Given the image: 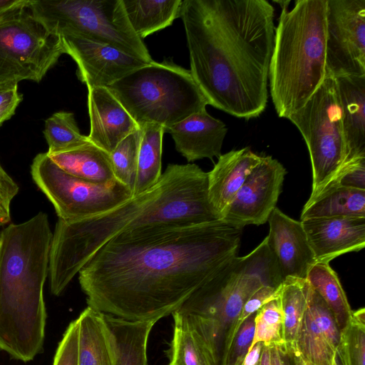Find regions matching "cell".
I'll return each instance as SVG.
<instances>
[{"mask_svg":"<svg viewBox=\"0 0 365 365\" xmlns=\"http://www.w3.org/2000/svg\"><path fill=\"white\" fill-rule=\"evenodd\" d=\"M242 234L223 220L125 232L95 252L79 284L88 306L103 314L157 322L237 256Z\"/></svg>","mask_w":365,"mask_h":365,"instance_id":"1","label":"cell"},{"mask_svg":"<svg viewBox=\"0 0 365 365\" xmlns=\"http://www.w3.org/2000/svg\"><path fill=\"white\" fill-rule=\"evenodd\" d=\"M191 74L208 104L237 118L268 101L274 8L266 0H183Z\"/></svg>","mask_w":365,"mask_h":365,"instance_id":"2","label":"cell"},{"mask_svg":"<svg viewBox=\"0 0 365 365\" xmlns=\"http://www.w3.org/2000/svg\"><path fill=\"white\" fill-rule=\"evenodd\" d=\"M219 220L208 197L207 173L194 163L168 164L153 187L109 211L73 222L58 219L49 253L51 292L61 295L95 252L121 233Z\"/></svg>","mask_w":365,"mask_h":365,"instance_id":"3","label":"cell"},{"mask_svg":"<svg viewBox=\"0 0 365 365\" xmlns=\"http://www.w3.org/2000/svg\"><path fill=\"white\" fill-rule=\"evenodd\" d=\"M52 237L43 212L0 233V351L23 362L43 349V286Z\"/></svg>","mask_w":365,"mask_h":365,"instance_id":"4","label":"cell"},{"mask_svg":"<svg viewBox=\"0 0 365 365\" xmlns=\"http://www.w3.org/2000/svg\"><path fill=\"white\" fill-rule=\"evenodd\" d=\"M327 0H297L282 9L269 68L270 94L280 118L301 108L326 77Z\"/></svg>","mask_w":365,"mask_h":365,"instance_id":"5","label":"cell"},{"mask_svg":"<svg viewBox=\"0 0 365 365\" xmlns=\"http://www.w3.org/2000/svg\"><path fill=\"white\" fill-rule=\"evenodd\" d=\"M260 272L261 263L254 251L244 257L236 256L177 310L201 340L213 365H222L245 303L264 285Z\"/></svg>","mask_w":365,"mask_h":365,"instance_id":"6","label":"cell"},{"mask_svg":"<svg viewBox=\"0 0 365 365\" xmlns=\"http://www.w3.org/2000/svg\"><path fill=\"white\" fill-rule=\"evenodd\" d=\"M107 88L139 128L155 124L165 130L209 105L190 71L171 58L153 61Z\"/></svg>","mask_w":365,"mask_h":365,"instance_id":"7","label":"cell"},{"mask_svg":"<svg viewBox=\"0 0 365 365\" xmlns=\"http://www.w3.org/2000/svg\"><path fill=\"white\" fill-rule=\"evenodd\" d=\"M29 9L52 34L81 35L110 44L147 63L153 61L129 23L123 0H31Z\"/></svg>","mask_w":365,"mask_h":365,"instance_id":"8","label":"cell"},{"mask_svg":"<svg viewBox=\"0 0 365 365\" xmlns=\"http://www.w3.org/2000/svg\"><path fill=\"white\" fill-rule=\"evenodd\" d=\"M304 139L312 170L314 200L335 179L346 160V142L335 78L326 77L298 110L287 117Z\"/></svg>","mask_w":365,"mask_h":365,"instance_id":"9","label":"cell"},{"mask_svg":"<svg viewBox=\"0 0 365 365\" xmlns=\"http://www.w3.org/2000/svg\"><path fill=\"white\" fill-rule=\"evenodd\" d=\"M34 182L54 207L58 219L73 222L109 211L128 201L133 191L115 180L97 183L75 177L59 168L47 153L33 160Z\"/></svg>","mask_w":365,"mask_h":365,"instance_id":"10","label":"cell"},{"mask_svg":"<svg viewBox=\"0 0 365 365\" xmlns=\"http://www.w3.org/2000/svg\"><path fill=\"white\" fill-rule=\"evenodd\" d=\"M63 53L61 37L26 9L0 23V85L40 82Z\"/></svg>","mask_w":365,"mask_h":365,"instance_id":"11","label":"cell"},{"mask_svg":"<svg viewBox=\"0 0 365 365\" xmlns=\"http://www.w3.org/2000/svg\"><path fill=\"white\" fill-rule=\"evenodd\" d=\"M326 75L365 76V0H327Z\"/></svg>","mask_w":365,"mask_h":365,"instance_id":"12","label":"cell"},{"mask_svg":"<svg viewBox=\"0 0 365 365\" xmlns=\"http://www.w3.org/2000/svg\"><path fill=\"white\" fill-rule=\"evenodd\" d=\"M65 53L77 65L76 76L88 88L114 83L149 63L102 41L78 34L60 36Z\"/></svg>","mask_w":365,"mask_h":365,"instance_id":"13","label":"cell"},{"mask_svg":"<svg viewBox=\"0 0 365 365\" xmlns=\"http://www.w3.org/2000/svg\"><path fill=\"white\" fill-rule=\"evenodd\" d=\"M285 174V168L277 160L262 156L222 220L242 229L249 225L264 224L276 207Z\"/></svg>","mask_w":365,"mask_h":365,"instance_id":"14","label":"cell"},{"mask_svg":"<svg viewBox=\"0 0 365 365\" xmlns=\"http://www.w3.org/2000/svg\"><path fill=\"white\" fill-rule=\"evenodd\" d=\"M340 332L331 312L309 285L307 307L292 353L313 365H333Z\"/></svg>","mask_w":365,"mask_h":365,"instance_id":"15","label":"cell"},{"mask_svg":"<svg viewBox=\"0 0 365 365\" xmlns=\"http://www.w3.org/2000/svg\"><path fill=\"white\" fill-rule=\"evenodd\" d=\"M267 244L279 269L283 281L287 277L306 279L317 262L301 221L275 207L268 220Z\"/></svg>","mask_w":365,"mask_h":365,"instance_id":"16","label":"cell"},{"mask_svg":"<svg viewBox=\"0 0 365 365\" xmlns=\"http://www.w3.org/2000/svg\"><path fill=\"white\" fill-rule=\"evenodd\" d=\"M300 221L317 262L329 263L365 246V217H319Z\"/></svg>","mask_w":365,"mask_h":365,"instance_id":"17","label":"cell"},{"mask_svg":"<svg viewBox=\"0 0 365 365\" xmlns=\"http://www.w3.org/2000/svg\"><path fill=\"white\" fill-rule=\"evenodd\" d=\"M89 141L110 154L118 144L139 128L117 98L105 87L88 88Z\"/></svg>","mask_w":365,"mask_h":365,"instance_id":"18","label":"cell"},{"mask_svg":"<svg viewBox=\"0 0 365 365\" xmlns=\"http://www.w3.org/2000/svg\"><path fill=\"white\" fill-rule=\"evenodd\" d=\"M165 132L171 135L175 149L190 163L219 158L227 128L205 109L170 126Z\"/></svg>","mask_w":365,"mask_h":365,"instance_id":"19","label":"cell"},{"mask_svg":"<svg viewBox=\"0 0 365 365\" xmlns=\"http://www.w3.org/2000/svg\"><path fill=\"white\" fill-rule=\"evenodd\" d=\"M262 156L249 148L222 154L208 175V197L221 219L237 193Z\"/></svg>","mask_w":365,"mask_h":365,"instance_id":"20","label":"cell"},{"mask_svg":"<svg viewBox=\"0 0 365 365\" xmlns=\"http://www.w3.org/2000/svg\"><path fill=\"white\" fill-rule=\"evenodd\" d=\"M334 78L341 110L346 163L365 157V76Z\"/></svg>","mask_w":365,"mask_h":365,"instance_id":"21","label":"cell"},{"mask_svg":"<svg viewBox=\"0 0 365 365\" xmlns=\"http://www.w3.org/2000/svg\"><path fill=\"white\" fill-rule=\"evenodd\" d=\"M113 355V365H148L147 345L154 321H130L103 314Z\"/></svg>","mask_w":365,"mask_h":365,"instance_id":"22","label":"cell"},{"mask_svg":"<svg viewBox=\"0 0 365 365\" xmlns=\"http://www.w3.org/2000/svg\"><path fill=\"white\" fill-rule=\"evenodd\" d=\"M78 321V365H113L110 334L103 313L88 306Z\"/></svg>","mask_w":365,"mask_h":365,"instance_id":"23","label":"cell"},{"mask_svg":"<svg viewBox=\"0 0 365 365\" xmlns=\"http://www.w3.org/2000/svg\"><path fill=\"white\" fill-rule=\"evenodd\" d=\"M48 155L59 168L75 177L97 183L116 180L110 154L91 143Z\"/></svg>","mask_w":365,"mask_h":365,"instance_id":"24","label":"cell"},{"mask_svg":"<svg viewBox=\"0 0 365 365\" xmlns=\"http://www.w3.org/2000/svg\"><path fill=\"white\" fill-rule=\"evenodd\" d=\"M333 217H365V190L331 185L306 202L300 218Z\"/></svg>","mask_w":365,"mask_h":365,"instance_id":"25","label":"cell"},{"mask_svg":"<svg viewBox=\"0 0 365 365\" xmlns=\"http://www.w3.org/2000/svg\"><path fill=\"white\" fill-rule=\"evenodd\" d=\"M123 3L133 30L143 40L180 17L182 0H123Z\"/></svg>","mask_w":365,"mask_h":365,"instance_id":"26","label":"cell"},{"mask_svg":"<svg viewBox=\"0 0 365 365\" xmlns=\"http://www.w3.org/2000/svg\"><path fill=\"white\" fill-rule=\"evenodd\" d=\"M141 139L138 150V166L133 196L153 187L161 177L163 135L164 129L155 124L140 127Z\"/></svg>","mask_w":365,"mask_h":365,"instance_id":"27","label":"cell"},{"mask_svg":"<svg viewBox=\"0 0 365 365\" xmlns=\"http://www.w3.org/2000/svg\"><path fill=\"white\" fill-rule=\"evenodd\" d=\"M309 284L307 279L287 277L279 286V299L283 315L284 349H295L298 331L307 307Z\"/></svg>","mask_w":365,"mask_h":365,"instance_id":"28","label":"cell"},{"mask_svg":"<svg viewBox=\"0 0 365 365\" xmlns=\"http://www.w3.org/2000/svg\"><path fill=\"white\" fill-rule=\"evenodd\" d=\"M307 281L331 312L339 330L349 323L352 310L336 273L329 263L316 262L309 270Z\"/></svg>","mask_w":365,"mask_h":365,"instance_id":"29","label":"cell"},{"mask_svg":"<svg viewBox=\"0 0 365 365\" xmlns=\"http://www.w3.org/2000/svg\"><path fill=\"white\" fill-rule=\"evenodd\" d=\"M172 315L174 329L169 365H213L205 347L185 317L177 311Z\"/></svg>","mask_w":365,"mask_h":365,"instance_id":"30","label":"cell"},{"mask_svg":"<svg viewBox=\"0 0 365 365\" xmlns=\"http://www.w3.org/2000/svg\"><path fill=\"white\" fill-rule=\"evenodd\" d=\"M44 137L48 145V155L76 149L91 143L81 133L73 113L58 111L45 121Z\"/></svg>","mask_w":365,"mask_h":365,"instance_id":"31","label":"cell"},{"mask_svg":"<svg viewBox=\"0 0 365 365\" xmlns=\"http://www.w3.org/2000/svg\"><path fill=\"white\" fill-rule=\"evenodd\" d=\"M336 353L343 365H365V309L351 312L347 325L340 331Z\"/></svg>","mask_w":365,"mask_h":365,"instance_id":"32","label":"cell"},{"mask_svg":"<svg viewBox=\"0 0 365 365\" xmlns=\"http://www.w3.org/2000/svg\"><path fill=\"white\" fill-rule=\"evenodd\" d=\"M261 342L264 346H284L283 315L279 296L263 305L255 317V335L250 347Z\"/></svg>","mask_w":365,"mask_h":365,"instance_id":"33","label":"cell"},{"mask_svg":"<svg viewBox=\"0 0 365 365\" xmlns=\"http://www.w3.org/2000/svg\"><path fill=\"white\" fill-rule=\"evenodd\" d=\"M141 134L139 128L121 140L110 154L115 179L129 187L133 193Z\"/></svg>","mask_w":365,"mask_h":365,"instance_id":"34","label":"cell"},{"mask_svg":"<svg viewBox=\"0 0 365 365\" xmlns=\"http://www.w3.org/2000/svg\"><path fill=\"white\" fill-rule=\"evenodd\" d=\"M255 314L256 312L241 324L222 365H242L253 341Z\"/></svg>","mask_w":365,"mask_h":365,"instance_id":"35","label":"cell"},{"mask_svg":"<svg viewBox=\"0 0 365 365\" xmlns=\"http://www.w3.org/2000/svg\"><path fill=\"white\" fill-rule=\"evenodd\" d=\"M78 321L71 322L60 341L53 365H78Z\"/></svg>","mask_w":365,"mask_h":365,"instance_id":"36","label":"cell"},{"mask_svg":"<svg viewBox=\"0 0 365 365\" xmlns=\"http://www.w3.org/2000/svg\"><path fill=\"white\" fill-rule=\"evenodd\" d=\"M334 184L365 190V157L345 163L335 179L327 187Z\"/></svg>","mask_w":365,"mask_h":365,"instance_id":"37","label":"cell"},{"mask_svg":"<svg viewBox=\"0 0 365 365\" xmlns=\"http://www.w3.org/2000/svg\"><path fill=\"white\" fill-rule=\"evenodd\" d=\"M279 287L275 288L268 285H262L249 297L233 327L232 332V341L241 324L248 317L257 312L266 303L277 298L279 296Z\"/></svg>","mask_w":365,"mask_h":365,"instance_id":"38","label":"cell"},{"mask_svg":"<svg viewBox=\"0 0 365 365\" xmlns=\"http://www.w3.org/2000/svg\"><path fill=\"white\" fill-rule=\"evenodd\" d=\"M19 190L17 183L0 163V227L11 220V203Z\"/></svg>","mask_w":365,"mask_h":365,"instance_id":"39","label":"cell"},{"mask_svg":"<svg viewBox=\"0 0 365 365\" xmlns=\"http://www.w3.org/2000/svg\"><path fill=\"white\" fill-rule=\"evenodd\" d=\"M22 99L18 84L0 85V126L14 115Z\"/></svg>","mask_w":365,"mask_h":365,"instance_id":"40","label":"cell"},{"mask_svg":"<svg viewBox=\"0 0 365 365\" xmlns=\"http://www.w3.org/2000/svg\"><path fill=\"white\" fill-rule=\"evenodd\" d=\"M31 0H0V23L29 9Z\"/></svg>","mask_w":365,"mask_h":365,"instance_id":"41","label":"cell"},{"mask_svg":"<svg viewBox=\"0 0 365 365\" xmlns=\"http://www.w3.org/2000/svg\"><path fill=\"white\" fill-rule=\"evenodd\" d=\"M262 348V343L257 342L255 344L250 348L242 365H257L260 359Z\"/></svg>","mask_w":365,"mask_h":365,"instance_id":"42","label":"cell"},{"mask_svg":"<svg viewBox=\"0 0 365 365\" xmlns=\"http://www.w3.org/2000/svg\"><path fill=\"white\" fill-rule=\"evenodd\" d=\"M269 347L271 365H284L282 347L277 346Z\"/></svg>","mask_w":365,"mask_h":365,"instance_id":"43","label":"cell"},{"mask_svg":"<svg viewBox=\"0 0 365 365\" xmlns=\"http://www.w3.org/2000/svg\"><path fill=\"white\" fill-rule=\"evenodd\" d=\"M257 365H271L269 346L263 345L260 359Z\"/></svg>","mask_w":365,"mask_h":365,"instance_id":"44","label":"cell"},{"mask_svg":"<svg viewBox=\"0 0 365 365\" xmlns=\"http://www.w3.org/2000/svg\"><path fill=\"white\" fill-rule=\"evenodd\" d=\"M284 365H297L292 352L285 351L282 347Z\"/></svg>","mask_w":365,"mask_h":365,"instance_id":"45","label":"cell"},{"mask_svg":"<svg viewBox=\"0 0 365 365\" xmlns=\"http://www.w3.org/2000/svg\"><path fill=\"white\" fill-rule=\"evenodd\" d=\"M297 365H313L292 353Z\"/></svg>","mask_w":365,"mask_h":365,"instance_id":"46","label":"cell"},{"mask_svg":"<svg viewBox=\"0 0 365 365\" xmlns=\"http://www.w3.org/2000/svg\"><path fill=\"white\" fill-rule=\"evenodd\" d=\"M333 365H343L337 353H336V356L334 358V361Z\"/></svg>","mask_w":365,"mask_h":365,"instance_id":"47","label":"cell"}]
</instances>
